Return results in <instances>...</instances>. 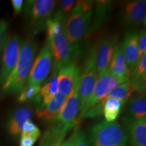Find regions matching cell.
I'll use <instances>...</instances> for the list:
<instances>
[{"label":"cell","instance_id":"cell-1","mask_svg":"<svg viewBox=\"0 0 146 146\" xmlns=\"http://www.w3.org/2000/svg\"><path fill=\"white\" fill-rule=\"evenodd\" d=\"M36 47V43L30 36L22 41L17 62L1 87L3 94H17L25 87L33 64Z\"/></svg>","mask_w":146,"mask_h":146},{"label":"cell","instance_id":"cell-2","mask_svg":"<svg viewBox=\"0 0 146 146\" xmlns=\"http://www.w3.org/2000/svg\"><path fill=\"white\" fill-rule=\"evenodd\" d=\"M92 15L93 11L85 12L74 7L64 22L66 36L78 57L83 52L81 47L83 41L89 34Z\"/></svg>","mask_w":146,"mask_h":146},{"label":"cell","instance_id":"cell-3","mask_svg":"<svg viewBox=\"0 0 146 146\" xmlns=\"http://www.w3.org/2000/svg\"><path fill=\"white\" fill-rule=\"evenodd\" d=\"M90 146H127V135L118 122L102 121L91 127L89 134Z\"/></svg>","mask_w":146,"mask_h":146},{"label":"cell","instance_id":"cell-4","mask_svg":"<svg viewBox=\"0 0 146 146\" xmlns=\"http://www.w3.org/2000/svg\"><path fill=\"white\" fill-rule=\"evenodd\" d=\"M48 41L50 42L51 53L53 58L52 72L58 73L61 69L66 66L76 62L75 60L77 59L78 56L74 47L67 39L64 28L58 35Z\"/></svg>","mask_w":146,"mask_h":146},{"label":"cell","instance_id":"cell-5","mask_svg":"<svg viewBox=\"0 0 146 146\" xmlns=\"http://www.w3.org/2000/svg\"><path fill=\"white\" fill-rule=\"evenodd\" d=\"M98 78L96 54L94 46L89 51L83 68L80 72L78 83V96L80 101V110L85 104L94 88Z\"/></svg>","mask_w":146,"mask_h":146},{"label":"cell","instance_id":"cell-6","mask_svg":"<svg viewBox=\"0 0 146 146\" xmlns=\"http://www.w3.org/2000/svg\"><path fill=\"white\" fill-rule=\"evenodd\" d=\"M119 84L122 83L111 74L109 69L98 75L92 93L80 110L78 120L83 119L84 116L89 110L96 106L100 102L104 100L110 91Z\"/></svg>","mask_w":146,"mask_h":146},{"label":"cell","instance_id":"cell-7","mask_svg":"<svg viewBox=\"0 0 146 146\" xmlns=\"http://www.w3.org/2000/svg\"><path fill=\"white\" fill-rule=\"evenodd\" d=\"M25 14L30 18L34 32L41 31L45 24L54 15L58 2L54 0L27 1Z\"/></svg>","mask_w":146,"mask_h":146},{"label":"cell","instance_id":"cell-8","mask_svg":"<svg viewBox=\"0 0 146 146\" xmlns=\"http://www.w3.org/2000/svg\"><path fill=\"white\" fill-rule=\"evenodd\" d=\"M78 79L74 83L60 113L52 120L66 132L75 127L78 123L80 101L78 96Z\"/></svg>","mask_w":146,"mask_h":146},{"label":"cell","instance_id":"cell-9","mask_svg":"<svg viewBox=\"0 0 146 146\" xmlns=\"http://www.w3.org/2000/svg\"><path fill=\"white\" fill-rule=\"evenodd\" d=\"M52 64L50 42L47 40L33 64L26 85H41L52 70Z\"/></svg>","mask_w":146,"mask_h":146},{"label":"cell","instance_id":"cell-10","mask_svg":"<svg viewBox=\"0 0 146 146\" xmlns=\"http://www.w3.org/2000/svg\"><path fill=\"white\" fill-rule=\"evenodd\" d=\"M21 43L22 40L18 35L10 36L6 40L0 70V88L3 86L17 62Z\"/></svg>","mask_w":146,"mask_h":146},{"label":"cell","instance_id":"cell-11","mask_svg":"<svg viewBox=\"0 0 146 146\" xmlns=\"http://www.w3.org/2000/svg\"><path fill=\"white\" fill-rule=\"evenodd\" d=\"M146 1L145 0L128 1L120 10L122 25L128 29H136L145 25Z\"/></svg>","mask_w":146,"mask_h":146},{"label":"cell","instance_id":"cell-12","mask_svg":"<svg viewBox=\"0 0 146 146\" xmlns=\"http://www.w3.org/2000/svg\"><path fill=\"white\" fill-rule=\"evenodd\" d=\"M117 44L118 36L116 35H108L100 38L95 45L98 75L108 69L113 52Z\"/></svg>","mask_w":146,"mask_h":146},{"label":"cell","instance_id":"cell-13","mask_svg":"<svg viewBox=\"0 0 146 146\" xmlns=\"http://www.w3.org/2000/svg\"><path fill=\"white\" fill-rule=\"evenodd\" d=\"M125 115L123 120L125 126L137 120L145 118L146 115L145 93L135 92L128 100Z\"/></svg>","mask_w":146,"mask_h":146},{"label":"cell","instance_id":"cell-14","mask_svg":"<svg viewBox=\"0 0 146 146\" xmlns=\"http://www.w3.org/2000/svg\"><path fill=\"white\" fill-rule=\"evenodd\" d=\"M108 69L111 74L120 83L129 81L130 70L127 66L120 43H118L115 47Z\"/></svg>","mask_w":146,"mask_h":146},{"label":"cell","instance_id":"cell-15","mask_svg":"<svg viewBox=\"0 0 146 146\" xmlns=\"http://www.w3.org/2000/svg\"><path fill=\"white\" fill-rule=\"evenodd\" d=\"M81 68L73 62L61 69L58 73V87L60 94L68 96L74 83L78 79Z\"/></svg>","mask_w":146,"mask_h":146},{"label":"cell","instance_id":"cell-16","mask_svg":"<svg viewBox=\"0 0 146 146\" xmlns=\"http://www.w3.org/2000/svg\"><path fill=\"white\" fill-rule=\"evenodd\" d=\"M138 32L130 31L127 33L121 43L122 50L129 70H132L138 60Z\"/></svg>","mask_w":146,"mask_h":146},{"label":"cell","instance_id":"cell-17","mask_svg":"<svg viewBox=\"0 0 146 146\" xmlns=\"http://www.w3.org/2000/svg\"><path fill=\"white\" fill-rule=\"evenodd\" d=\"M130 146H146V118L137 120L126 126Z\"/></svg>","mask_w":146,"mask_h":146},{"label":"cell","instance_id":"cell-18","mask_svg":"<svg viewBox=\"0 0 146 146\" xmlns=\"http://www.w3.org/2000/svg\"><path fill=\"white\" fill-rule=\"evenodd\" d=\"M31 110L28 108H18L12 112L8 122V131L12 136H17L21 133L22 129L25 123L31 120Z\"/></svg>","mask_w":146,"mask_h":146},{"label":"cell","instance_id":"cell-19","mask_svg":"<svg viewBox=\"0 0 146 146\" xmlns=\"http://www.w3.org/2000/svg\"><path fill=\"white\" fill-rule=\"evenodd\" d=\"M146 54L139 59L130 72L129 81L136 89V92H145Z\"/></svg>","mask_w":146,"mask_h":146},{"label":"cell","instance_id":"cell-20","mask_svg":"<svg viewBox=\"0 0 146 146\" xmlns=\"http://www.w3.org/2000/svg\"><path fill=\"white\" fill-rule=\"evenodd\" d=\"M67 97L68 96H64L58 92L44 109L36 112L37 118L46 122L52 121L60 113L64 104Z\"/></svg>","mask_w":146,"mask_h":146},{"label":"cell","instance_id":"cell-21","mask_svg":"<svg viewBox=\"0 0 146 146\" xmlns=\"http://www.w3.org/2000/svg\"><path fill=\"white\" fill-rule=\"evenodd\" d=\"M58 91V73L52 72L48 81L41 87L39 96L41 98V106L39 110L45 108V107L53 100Z\"/></svg>","mask_w":146,"mask_h":146},{"label":"cell","instance_id":"cell-22","mask_svg":"<svg viewBox=\"0 0 146 146\" xmlns=\"http://www.w3.org/2000/svg\"><path fill=\"white\" fill-rule=\"evenodd\" d=\"M112 2L110 1H96V14H95L94 21L91 24V27L89 29V33L95 32L98 30L106 19L107 15L111 10V5Z\"/></svg>","mask_w":146,"mask_h":146},{"label":"cell","instance_id":"cell-23","mask_svg":"<svg viewBox=\"0 0 146 146\" xmlns=\"http://www.w3.org/2000/svg\"><path fill=\"white\" fill-rule=\"evenodd\" d=\"M103 114L105 121L108 123L115 122L121 112L125 104L116 98H107L103 100Z\"/></svg>","mask_w":146,"mask_h":146},{"label":"cell","instance_id":"cell-24","mask_svg":"<svg viewBox=\"0 0 146 146\" xmlns=\"http://www.w3.org/2000/svg\"><path fill=\"white\" fill-rule=\"evenodd\" d=\"M135 92H136L135 87L132 83L129 81L124 83L119 84L113 88L110 91L105 100L111 98H116L125 105L131 95Z\"/></svg>","mask_w":146,"mask_h":146},{"label":"cell","instance_id":"cell-25","mask_svg":"<svg viewBox=\"0 0 146 146\" xmlns=\"http://www.w3.org/2000/svg\"><path fill=\"white\" fill-rule=\"evenodd\" d=\"M66 18L57 11L54 16L50 18L45 24L47 39L50 40L58 35L64 29Z\"/></svg>","mask_w":146,"mask_h":146},{"label":"cell","instance_id":"cell-26","mask_svg":"<svg viewBox=\"0 0 146 146\" xmlns=\"http://www.w3.org/2000/svg\"><path fill=\"white\" fill-rule=\"evenodd\" d=\"M41 85H25L20 91L18 101L19 103H25L27 102H34L39 96Z\"/></svg>","mask_w":146,"mask_h":146},{"label":"cell","instance_id":"cell-27","mask_svg":"<svg viewBox=\"0 0 146 146\" xmlns=\"http://www.w3.org/2000/svg\"><path fill=\"white\" fill-rule=\"evenodd\" d=\"M69 139L72 146H90L86 133L80 126H76Z\"/></svg>","mask_w":146,"mask_h":146},{"label":"cell","instance_id":"cell-28","mask_svg":"<svg viewBox=\"0 0 146 146\" xmlns=\"http://www.w3.org/2000/svg\"><path fill=\"white\" fill-rule=\"evenodd\" d=\"M21 135L29 136L38 139L41 135V131L39 127L31 120H29L23 125L21 131Z\"/></svg>","mask_w":146,"mask_h":146},{"label":"cell","instance_id":"cell-29","mask_svg":"<svg viewBox=\"0 0 146 146\" xmlns=\"http://www.w3.org/2000/svg\"><path fill=\"white\" fill-rule=\"evenodd\" d=\"M75 1L73 0H62L60 1L59 7H58V12L66 19L67 17L70 15L73 10L74 5H75Z\"/></svg>","mask_w":146,"mask_h":146},{"label":"cell","instance_id":"cell-30","mask_svg":"<svg viewBox=\"0 0 146 146\" xmlns=\"http://www.w3.org/2000/svg\"><path fill=\"white\" fill-rule=\"evenodd\" d=\"M138 34V60L146 54V32L145 29H141Z\"/></svg>","mask_w":146,"mask_h":146},{"label":"cell","instance_id":"cell-31","mask_svg":"<svg viewBox=\"0 0 146 146\" xmlns=\"http://www.w3.org/2000/svg\"><path fill=\"white\" fill-rule=\"evenodd\" d=\"M9 24L7 21L0 20V44L2 41L7 38V32H8Z\"/></svg>","mask_w":146,"mask_h":146},{"label":"cell","instance_id":"cell-32","mask_svg":"<svg viewBox=\"0 0 146 146\" xmlns=\"http://www.w3.org/2000/svg\"><path fill=\"white\" fill-rule=\"evenodd\" d=\"M36 139L29 136L21 135L20 146H33L36 141Z\"/></svg>","mask_w":146,"mask_h":146},{"label":"cell","instance_id":"cell-33","mask_svg":"<svg viewBox=\"0 0 146 146\" xmlns=\"http://www.w3.org/2000/svg\"><path fill=\"white\" fill-rule=\"evenodd\" d=\"M11 3H12V8H13L15 15L20 14V12L23 10L24 4L23 0H12Z\"/></svg>","mask_w":146,"mask_h":146},{"label":"cell","instance_id":"cell-34","mask_svg":"<svg viewBox=\"0 0 146 146\" xmlns=\"http://www.w3.org/2000/svg\"><path fill=\"white\" fill-rule=\"evenodd\" d=\"M61 146H72V144H71V141L70 140V139L68 138V139H67L66 141L62 143V145Z\"/></svg>","mask_w":146,"mask_h":146},{"label":"cell","instance_id":"cell-35","mask_svg":"<svg viewBox=\"0 0 146 146\" xmlns=\"http://www.w3.org/2000/svg\"><path fill=\"white\" fill-rule=\"evenodd\" d=\"M55 146H60V145H55Z\"/></svg>","mask_w":146,"mask_h":146},{"label":"cell","instance_id":"cell-36","mask_svg":"<svg viewBox=\"0 0 146 146\" xmlns=\"http://www.w3.org/2000/svg\"><path fill=\"white\" fill-rule=\"evenodd\" d=\"M0 64H1V62H0Z\"/></svg>","mask_w":146,"mask_h":146}]
</instances>
